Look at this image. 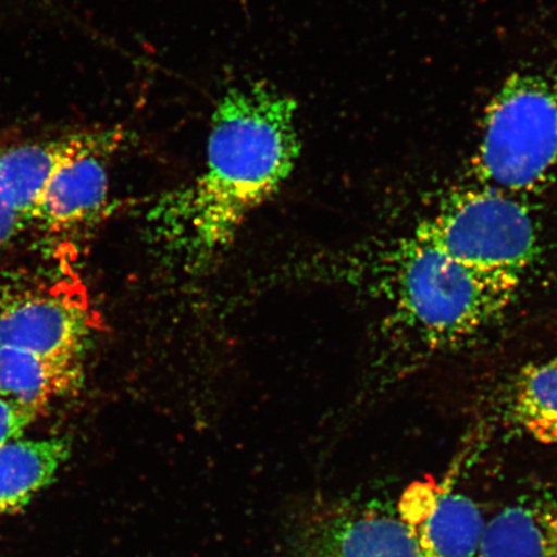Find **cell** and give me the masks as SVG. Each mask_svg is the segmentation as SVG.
<instances>
[{
	"instance_id": "obj_1",
	"label": "cell",
	"mask_w": 557,
	"mask_h": 557,
	"mask_svg": "<svg viewBox=\"0 0 557 557\" xmlns=\"http://www.w3.org/2000/svg\"><path fill=\"white\" fill-rule=\"evenodd\" d=\"M296 114L297 102L267 83L228 89L213 111L203 173L151 213L163 239L195 262L224 250L294 172Z\"/></svg>"
},
{
	"instance_id": "obj_2",
	"label": "cell",
	"mask_w": 557,
	"mask_h": 557,
	"mask_svg": "<svg viewBox=\"0 0 557 557\" xmlns=\"http://www.w3.org/2000/svg\"><path fill=\"white\" fill-rule=\"evenodd\" d=\"M369 289L399 344L420 355L462 345L496 323L521 277L466 267L414 232L369 257Z\"/></svg>"
},
{
	"instance_id": "obj_3",
	"label": "cell",
	"mask_w": 557,
	"mask_h": 557,
	"mask_svg": "<svg viewBox=\"0 0 557 557\" xmlns=\"http://www.w3.org/2000/svg\"><path fill=\"white\" fill-rule=\"evenodd\" d=\"M475 184L525 198L557 173V73L512 74L485 110Z\"/></svg>"
},
{
	"instance_id": "obj_4",
	"label": "cell",
	"mask_w": 557,
	"mask_h": 557,
	"mask_svg": "<svg viewBox=\"0 0 557 557\" xmlns=\"http://www.w3.org/2000/svg\"><path fill=\"white\" fill-rule=\"evenodd\" d=\"M413 232L466 267L521 278L540 249L527 199L479 184L453 194Z\"/></svg>"
},
{
	"instance_id": "obj_5",
	"label": "cell",
	"mask_w": 557,
	"mask_h": 557,
	"mask_svg": "<svg viewBox=\"0 0 557 557\" xmlns=\"http://www.w3.org/2000/svg\"><path fill=\"white\" fill-rule=\"evenodd\" d=\"M297 557H429L398 512L338 506L311 522Z\"/></svg>"
},
{
	"instance_id": "obj_6",
	"label": "cell",
	"mask_w": 557,
	"mask_h": 557,
	"mask_svg": "<svg viewBox=\"0 0 557 557\" xmlns=\"http://www.w3.org/2000/svg\"><path fill=\"white\" fill-rule=\"evenodd\" d=\"M396 512L429 557L478 556L485 521L463 494L422 480L403 493Z\"/></svg>"
},
{
	"instance_id": "obj_7",
	"label": "cell",
	"mask_w": 557,
	"mask_h": 557,
	"mask_svg": "<svg viewBox=\"0 0 557 557\" xmlns=\"http://www.w3.org/2000/svg\"><path fill=\"white\" fill-rule=\"evenodd\" d=\"M92 333L88 309L73 299L27 296L0 311V346L83 359Z\"/></svg>"
},
{
	"instance_id": "obj_8",
	"label": "cell",
	"mask_w": 557,
	"mask_h": 557,
	"mask_svg": "<svg viewBox=\"0 0 557 557\" xmlns=\"http://www.w3.org/2000/svg\"><path fill=\"white\" fill-rule=\"evenodd\" d=\"M494 396L507 428L557 449V347L521 357L499 379Z\"/></svg>"
},
{
	"instance_id": "obj_9",
	"label": "cell",
	"mask_w": 557,
	"mask_h": 557,
	"mask_svg": "<svg viewBox=\"0 0 557 557\" xmlns=\"http://www.w3.org/2000/svg\"><path fill=\"white\" fill-rule=\"evenodd\" d=\"M128 137L125 129L115 127L12 146L0 151V180L26 224H30L33 208L40 193L62 166L89 151L120 150Z\"/></svg>"
},
{
	"instance_id": "obj_10",
	"label": "cell",
	"mask_w": 557,
	"mask_h": 557,
	"mask_svg": "<svg viewBox=\"0 0 557 557\" xmlns=\"http://www.w3.org/2000/svg\"><path fill=\"white\" fill-rule=\"evenodd\" d=\"M116 151H89L62 166L40 193L30 224L60 234L94 220L108 203V160Z\"/></svg>"
},
{
	"instance_id": "obj_11",
	"label": "cell",
	"mask_w": 557,
	"mask_h": 557,
	"mask_svg": "<svg viewBox=\"0 0 557 557\" xmlns=\"http://www.w3.org/2000/svg\"><path fill=\"white\" fill-rule=\"evenodd\" d=\"M83 382V359L0 346V396L18 406L41 413L53 400L78 393Z\"/></svg>"
},
{
	"instance_id": "obj_12",
	"label": "cell",
	"mask_w": 557,
	"mask_h": 557,
	"mask_svg": "<svg viewBox=\"0 0 557 557\" xmlns=\"http://www.w3.org/2000/svg\"><path fill=\"white\" fill-rule=\"evenodd\" d=\"M478 557H557V499L528 498L485 522Z\"/></svg>"
},
{
	"instance_id": "obj_13",
	"label": "cell",
	"mask_w": 557,
	"mask_h": 557,
	"mask_svg": "<svg viewBox=\"0 0 557 557\" xmlns=\"http://www.w3.org/2000/svg\"><path fill=\"white\" fill-rule=\"evenodd\" d=\"M70 451L65 437H18L0 447V515L26 506L50 485Z\"/></svg>"
},
{
	"instance_id": "obj_14",
	"label": "cell",
	"mask_w": 557,
	"mask_h": 557,
	"mask_svg": "<svg viewBox=\"0 0 557 557\" xmlns=\"http://www.w3.org/2000/svg\"><path fill=\"white\" fill-rule=\"evenodd\" d=\"M38 412L0 396V447L23 436Z\"/></svg>"
},
{
	"instance_id": "obj_15",
	"label": "cell",
	"mask_w": 557,
	"mask_h": 557,
	"mask_svg": "<svg viewBox=\"0 0 557 557\" xmlns=\"http://www.w3.org/2000/svg\"><path fill=\"white\" fill-rule=\"evenodd\" d=\"M25 225L15 200L0 180V249L9 247Z\"/></svg>"
}]
</instances>
